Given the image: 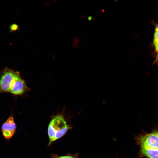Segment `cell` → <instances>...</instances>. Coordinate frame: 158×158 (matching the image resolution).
<instances>
[{
    "mask_svg": "<svg viewBox=\"0 0 158 158\" xmlns=\"http://www.w3.org/2000/svg\"><path fill=\"white\" fill-rule=\"evenodd\" d=\"M157 54L154 63V64H158V51H157Z\"/></svg>",
    "mask_w": 158,
    "mask_h": 158,
    "instance_id": "cell-9",
    "label": "cell"
},
{
    "mask_svg": "<svg viewBox=\"0 0 158 158\" xmlns=\"http://www.w3.org/2000/svg\"><path fill=\"white\" fill-rule=\"evenodd\" d=\"M53 158H79L78 156V154H69L66 155L54 157Z\"/></svg>",
    "mask_w": 158,
    "mask_h": 158,
    "instance_id": "cell-8",
    "label": "cell"
},
{
    "mask_svg": "<svg viewBox=\"0 0 158 158\" xmlns=\"http://www.w3.org/2000/svg\"><path fill=\"white\" fill-rule=\"evenodd\" d=\"M70 128L71 126L62 116L58 115L54 116L50 121L48 128V145L62 137Z\"/></svg>",
    "mask_w": 158,
    "mask_h": 158,
    "instance_id": "cell-1",
    "label": "cell"
},
{
    "mask_svg": "<svg viewBox=\"0 0 158 158\" xmlns=\"http://www.w3.org/2000/svg\"><path fill=\"white\" fill-rule=\"evenodd\" d=\"M29 89L18 71L12 82L9 92L14 95H20L25 93Z\"/></svg>",
    "mask_w": 158,
    "mask_h": 158,
    "instance_id": "cell-3",
    "label": "cell"
},
{
    "mask_svg": "<svg viewBox=\"0 0 158 158\" xmlns=\"http://www.w3.org/2000/svg\"><path fill=\"white\" fill-rule=\"evenodd\" d=\"M155 29L158 30V24L156 25Z\"/></svg>",
    "mask_w": 158,
    "mask_h": 158,
    "instance_id": "cell-10",
    "label": "cell"
},
{
    "mask_svg": "<svg viewBox=\"0 0 158 158\" xmlns=\"http://www.w3.org/2000/svg\"><path fill=\"white\" fill-rule=\"evenodd\" d=\"M19 29V25L16 23H12L9 26V30L10 32H13L17 31H18Z\"/></svg>",
    "mask_w": 158,
    "mask_h": 158,
    "instance_id": "cell-6",
    "label": "cell"
},
{
    "mask_svg": "<svg viewBox=\"0 0 158 158\" xmlns=\"http://www.w3.org/2000/svg\"><path fill=\"white\" fill-rule=\"evenodd\" d=\"M154 43L157 51L158 50V30L155 29L154 34Z\"/></svg>",
    "mask_w": 158,
    "mask_h": 158,
    "instance_id": "cell-7",
    "label": "cell"
},
{
    "mask_svg": "<svg viewBox=\"0 0 158 158\" xmlns=\"http://www.w3.org/2000/svg\"><path fill=\"white\" fill-rule=\"evenodd\" d=\"M138 156L140 158H158V150L151 148H141Z\"/></svg>",
    "mask_w": 158,
    "mask_h": 158,
    "instance_id": "cell-5",
    "label": "cell"
},
{
    "mask_svg": "<svg viewBox=\"0 0 158 158\" xmlns=\"http://www.w3.org/2000/svg\"><path fill=\"white\" fill-rule=\"evenodd\" d=\"M88 19H89V20H90V19H92V17H90H90H88Z\"/></svg>",
    "mask_w": 158,
    "mask_h": 158,
    "instance_id": "cell-11",
    "label": "cell"
},
{
    "mask_svg": "<svg viewBox=\"0 0 158 158\" xmlns=\"http://www.w3.org/2000/svg\"></svg>",
    "mask_w": 158,
    "mask_h": 158,
    "instance_id": "cell-12",
    "label": "cell"
},
{
    "mask_svg": "<svg viewBox=\"0 0 158 158\" xmlns=\"http://www.w3.org/2000/svg\"><path fill=\"white\" fill-rule=\"evenodd\" d=\"M18 72L8 67L3 70L0 77V94L9 92L12 82Z\"/></svg>",
    "mask_w": 158,
    "mask_h": 158,
    "instance_id": "cell-2",
    "label": "cell"
},
{
    "mask_svg": "<svg viewBox=\"0 0 158 158\" xmlns=\"http://www.w3.org/2000/svg\"><path fill=\"white\" fill-rule=\"evenodd\" d=\"M17 126L12 114H11L1 126L2 131L10 132L15 134Z\"/></svg>",
    "mask_w": 158,
    "mask_h": 158,
    "instance_id": "cell-4",
    "label": "cell"
}]
</instances>
